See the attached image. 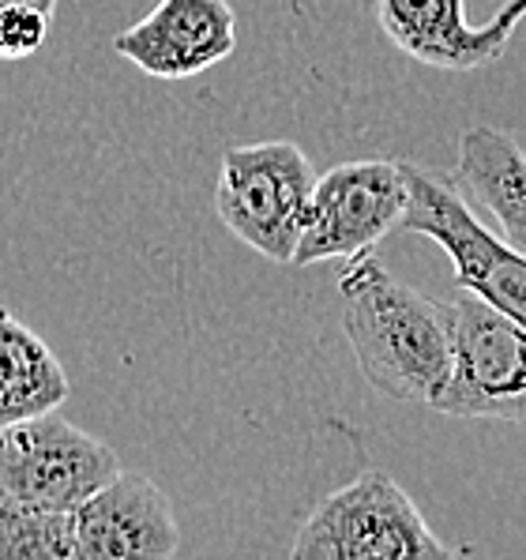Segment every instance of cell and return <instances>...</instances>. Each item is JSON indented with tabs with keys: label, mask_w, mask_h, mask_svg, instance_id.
I'll list each match as a JSON object with an SVG mask.
<instances>
[{
	"label": "cell",
	"mask_w": 526,
	"mask_h": 560,
	"mask_svg": "<svg viewBox=\"0 0 526 560\" xmlns=\"http://www.w3.org/2000/svg\"><path fill=\"white\" fill-rule=\"evenodd\" d=\"M12 4H20V0H0V12H4V8H12ZM38 4H49V8H57V0H38Z\"/></svg>",
	"instance_id": "15"
},
{
	"label": "cell",
	"mask_w": 526,
	"mask_h": 560,
	"mask_svg": "<svg viewBox=\"0 0 526 560\" xmlns=\"http://www.w3.org/2000/svg\"><path fill=\"white\" fill-rule=\"evenodd\" d=\"M455 185L470 203L486 207L496 234L526 253V154L500 128H467L459 140Z\"/></svg>",
	"instance_id": "11"
},
{
	"label": "cell",
	"mask_w": 526,
	"mask_h": 560,
	"mask_svg": "<svg viewBox=\"0 0 526 560\" xmlns=\"http://www.w3.org/2000/svg\"><path fill=\"white\" fill-rule=\"evenodd\" d=\"M452 376L433 410L452 418L526 421V327L478 294L452 301Z\"/></svg>",
	"instance_id": "6"
},
{
	"label": "cell",
	"mask_w": 526,
	"mask_h": 560,
	"mask_svg": "<svg viewBox=\"0 0 526 560\" xmlns=\"http://www.w3.org/2000/svg\"><path fill=\"white\" fill-rule=\"evenodd\" d=\"M177 549L174 501L151 478L120 470L75 508V560H166Z\"/></svg>",
	"instance_id": "10"
},
{
	"label": "cell",
	"mask_w": 526,
	"mask_h": 560,
	"mask_svg": "<svg viewBox=\"0 0 526 560\" xmlns=\"http://www.w3.org/2000/svg\"><path fill=\"white\" fill-rule=\"evenodd\" d=\"M410 203L407 166L391 159L342 162L316 177L308 222L293 264L350 260L402 226Z\"/></svg>",
	"instance_id": "7"
},
{
	"label": "cell",
	"mask_w": 526,
	"mask_h": 560,
	"mask_svg": "<svg viewBox=\"0 0 526 560\" xmlns=\"http://www.w3.org/2000/svg\"><path fill=\"white\" fill-rule=\"evenodd\" d=\"M57 8L38 4V0H20V4L0 12V60L34 57L49 38Z\"/></svg>",
	"instance_id": "14"
},
{
	"label": "cell",
	"mask_w": 526,
	"mask_h": 560,
	"mask_svg": "<svg viewBox=\"0 0 526 560\" xmlns=\"http://www.w3.org/2000/svg\"><path fill=\"white\" fill-rule=\"evenodd\" d=\"M402 166H407L410 203L399 230L433 237L452 260L463 290L493 301L496 308H504L526 327V253L481 226L455 180L410 166V162Z\"/></svg>",
	"instance_id": "5"
},
{
	"label": "cell",
	"mask_w": 526,
	"mask_h": 560,
	"mask_svg": "<svg viewBox=\"0 0 526 560\" xmlns=\"http://www.w3.org/2000/svg\"><path fill=\"white\" fill-rule=\"evenodd\" d=\"M68 373L38 331L0 308V429L65 407Z\"/></svg>",
	"instance_id": "12"
},
{
	"label": "cell",
	"mask_w": 526,
	"mask_h": 560,
	"mask_svg": "<svg viewBox=\"0 0 526 560\" xmlns=\"http://www.w3.org/2000/svg\"><path fill=\"white\" fill-rule=\"evenodd\" d=\"M114 49L151 80H192L237 49V15L226 0H162Z\"/></svg>",
	"instance_id": "9"
},
{
	"label": "cell",
	"mask_w": 526,
	"mask_h": 560,
	"mask_svg": "<svg viewBox=\"0 0 526 560\" xmlns=\"http://www.w3.org/2000/svg\"><path fill=\"white\" fill-rule=\"evenodd\" d=\"M387 38L418 65L440 72H474L504 57L512 34L526 20V0H507L489 23L474 27L463 0H376Z\"/></svg>",
	"instance_id": "8"
},
{
	"label": "cell",
	"mask_w": 526,
	"mask_h": 560,
	"mask_svg": "<svg viewBox=\"0 0 526 560\" xmlns=\"http://www.w3.org/2000/svg\"><path fill=\"white\" fill-rule=\"evenodd\" d=\"M120 474L114 447L57 410L0 429V501L75 512Z\"/></svg>",
	"instance_id": "4"
},
{
	"label": "cell",
	"mask_w": 526,
	"mask_h": 560,
	"mask_svg": "<svg viewBox=\"0 0 526 560\" xmlns=\"http://www.w3.org/2000/svg\"><path fill=\"white\" fill-rule=\"evenodd\" d=\"M316 170L290 140L237 143L222 154L214 211L237 241L271 264H293L308 222Z\"/></svg>",
	"instance_id": "2"
},
{
	"label": "cell",
	"mask_w": 526,
	"mask_h": 560,
	"mask_svg": "<svg viewBox=\"0 0 526 560\" xmlns=\"http://www.w3.org/2000/svg\"><path fill=\"white\" fill-rule=\"evenodd\" d=\"M339 290L342 331L361 376L387 399L433 410L452 376V305L399 282L373 248L350 256Z\"/></svg>",
	"instance_id": "1"
},
{
	"label": "cell",
	"mask_w": 526,
	"mask_h": 560,
	"mask_svg": "<svg viewBox=\"0 0 526 560\" xmlns=\"http://www.w3.org/2000/svg\"><path fill=\"white\" fill-rule=\"evenodd\" d=\"M293 560H433L452 557L410 493L384 470L335 489L301 523Z\"/></svg>",
	"instance_id": "3"
},
{
	"label": "cell",
	"mask_w": 526,
	"mask_h": 560,
	"mask_svg": "<svg viewBox=\"0 0 526 560\" xmlns=\"http://www.w3.org/2000/svg\"><path fill=\"white\" fill-rule=\"evenodd\" d=\"M0 560H75V512L0 501Z\"/></svg>",
	"instance_id": "13"
}]
</instances>
